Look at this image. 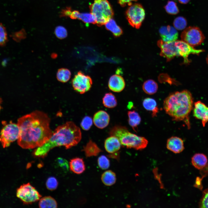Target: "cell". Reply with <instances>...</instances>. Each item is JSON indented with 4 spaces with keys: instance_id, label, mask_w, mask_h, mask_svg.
I'll use <instances>...</instances> for the list:
<instances>
[{
    "instance_id": "obj_2",
    "label": "cell",
    "mask_w": 208,
    "mask_h": 208,
    "mask_svg": "<svg viewBox=\"0 0 208 208\" xmlns=\"http://www.w3.org/2000/svg\"><path fill=\"white\" fill-rule=\"evenodd\" d=\"M81 138L80 129L73 122H67L57 127L49 139L35 150L33 155L36 157L44 158L54 147L63 146L68 149L77 145Z\"/></svg>"
},
{
    "instance_id": "obj_29",
    "label": "cell",
    "mask_w": 208,
    "mask_h": 208,
    "mask_svg": "<svg viewBox=\"0 0 208 208\" xmlns=\"http://www.w3.org/2000/svg\"><path fill=\"white\" fill-rule=\"evenodd\" d=\"M77 19L81 20L86 24H96L95 18L91 13H80L79 11L77 14Z\"/></svg>"
},
{
    "instance_id": "obj_28",
    "label": "cell",
    "mask_w": 208,
    "mask_h": 208,
    "mask_svg": "<svg viewBox=\"0 0 208 208\" xmlns=\"http://www.w3.org/2000/svg\"><path fill=\"white\" fill-rule=\"evenodd\" d=\"M71 75V72L69 69L62 68L58 70L56 74V77L58 81L62 83H66L69 81Z\"/></svg>"
},
{
    "instance_id": "obj_33",
    "label": "cell",
    "mask_w": 208,
    "mask_h": 208,
    "mask_svg": "<svg viewBox=\"0 0 208 208\" xmlns=\"http://www.w3.org/2000/svg\"><path fill=\"white\" fill-rule=\"evenodd\" d=\"M54 32L56 37L60 39L65 38L68 35L66 29L62 26H57L55 29Z\"/></svg>"
},
{
    "instance_id": "obj_25",
    "label": "cell",
    "mask_w": 208,
    "mask_h": 208,
    "mask_svg": "<svg viewBox=\"0 0 208 208\" xmlns=\"http://www.w3.org/2000/svg\"><path fill=\"white\" fill-rule=\"evenodd\" d=\"M158 85L156 82L152 79L145 81L142 86V89L146 94L152 95L155 94L158 90Z\"/></svg>"
},
{
    "instance_id": "obj_24",
    "label": "cell",
    "mask_w": 208,
    "mask_h": 208,
    "mask_svg": "<svg viewBox=\"0 0 208 208\" xmlns=\"http://www.w3.org/2000/svg\"><path fill=\"white\" fill-rule=\"evenodd\" d=\"M105 25L106 29L110 31L115 36L119 37L122 34V30L112 18Z\"/></svg>"
},
{
    "instance_id": "obj_27",
    "label": "cell",
    "mask_w": 208,
    "mask_h": 208,
    "mask_svg": "<svg viewBox=\"0 0 208 208\" xmlns=\"http://www.w3.org/2000/svg\"><path fill=\"white\" fill-rule=\"evenodd\" d=\"M103 103L105 107L109 108H114L117 104L115 97L110 92L105 94L103 98Z\"/></svg>"
},
{
    "instance_id": "obj_12",
    "label": "cell",
    "mask_w": 208,
    "mask_h": 208,
    "mask_svg": "<svg viewBox=\"0 0 208 208\" xmlns=\"http://www.w3.org/2000/svg\"><path fill=\"white\" fill-rule=\"evenodd\" d=\"M159 32L161 40L165 42L174 41L178 38V33L177 29L170 25L161 27L159 30Z\"/></svg>"
},
{
    "instance_id": "obj_16",
    "label": "cell",
    "mask_w": 208,
    "mask_h": 208,
    "mask_svg": "<svg viewBox=\"0 0 208 208\" xmlns=\"http://www.w3.org/2000/svg\"><path fill=\"white\" fill-rule=\"evenodd\" d=\"M166 147L168 150L175 153L181 152L184 148L183 141L177 136H172L168 139Z\"/></svg>"
},
{
    "instance_id": "obj_21",
    "label": "cell",
    "mask_w": 208,
    "mask_h": 208,
    "mask_svg": "<svg viewBox=\"0 0 208 208\" xmlns=\"http://www.w3.org/2000/svg\"><path fill=\"white\" fill-rule=\"evenodd\" d=\"M144 108L146 110L152 112L153 117L156 116L159 111V108L155 100L152 98H146L142 102Z\"/></svg>"
},
{
    "instance_id": "obj_1",
    "label": "cell",
    "mask_w": 208,
    "mask_h": 208,
    "mask_svg": "<svg viewBox=\"0 0 208 208\" xmlns=\"http://www.w3.org/2000/svg\"><path fill=\"white\" fill-rule=\"evenodd\" d=\"M50 118L43 112L36 111L19 118L17 125L20 133L18 144L24 149L40 146L51 136Z\"/></svg>"
},
{
    "instance_id": "obj_14",
    "label": "cell",
    "mask_w": 208,
    "mask_h": 208,
    "mask_svg": "<svg viewBox=\"0 0 208 208\" xmlns=\"http://www.w3.org/2000/svg\"><path fill=\"white\" fill-rule=\"evenodd\" d=\"M110 120L109 115L105 111L99 110L96 112L94 115L93 122L97 127L103 129L107 127Z\"/></svg>"
},
{
    "instance_id": "obj_10",
    "label": "cell",
    "mask_w": 208,
    "mask_h": 208,
    "mask_svg": "<svg viewBox=\"0 0 208 208\" xmlns=\"http://www.w3.org/2000/svg\"><path fill=\"white\" fill-rule=\"evenodd\" d=\"M181 37L182 40L193 47L200 45L205 38L199 28L195 26L186 28L181 33Z\"/></svg>"
},
{
    "instance_id": "obj_38",
    "label": "cell",
    "mask_w": 208,
    "mask_h": 208,
    "mask_svg": "<svg viewBox=\"0 0 208 208\" xmlns=\"http://www.w3.org/2000/svg\"><path fill=\"white\" fill-rule=\"evenodd\" d=\"M72 11L71 7H67L62 10L60 13V17H70Z\"/></svg>"
},
{
    "instance_id": "obj_8",
    "label": "cell",
    "mask_w": 208,
    "mask_h": 208,
    "mask_svg": "<svg viewBox=\"0 0 208 208\" xmlns=\"http://www.w3.org/2000/svg\"><path fill=\"white\" fill-rule=\"evenodd\" d=\"M126 12L127 19L130 25L137 29H139L145 17V12L140 4H132Z\"/></svg>"
},
{
    "instance_id": "obj_39",
    "label": "cell",
    "mask_w": 208,
    "mask_h": 208,
    "mask_svg": "<svg viewBox=\"0 0 208 208\" xmlns=\"http://www.w3.org/2000/svg\"><path fill=\"white\" fill-rule=\"evenodd\" d=\"M138 0H118V3L120 5L124 7L127 5L129 6L132 4L133 1H135Z\"/></svg>"
},
{
    "instance_id": "obj_36",
    "label": "cell",
    "mask_w": 208,
    "mask_h": 208,
    "mask_svg": "<svg viewBox=\"0 0 208 208\" xmlns=\"http://www.w3.org/2000/svg\"><path fill=\"white\" fill-rule=\"evenodd\" d=\"M93 120L92 118L89 116H86L83 119L80 125L83 129L87 131L90 129Z\"/></svg>"
},
{
    "instance_id": "obj_19",
    "label": "cell",
    "mask_w": 208,
    "mask_h": 208,
    "mask_svg": "<svg viewBox=\"0 0 208 208\" xmlns=\"http://www.w3.org/2000/svg\"><path fill=\"white\" fill-rule=\"evenodd\" d=\"M86 157H90L98 155L102 151L97 144L90 140L83 148Z\"/></svg>"
},
{
    "instance_id": "obj_34",
    "label": "cell",
    "mask_w": 208,
    "mask_h": 208,
    "mask_svg": "<svg viewBox=\"0 0 208 208\" xmlns=\"http://www.w3.org/2000/svg\"><path fill=\"white\" fill-rule=\"evenodd\" d=\"M8 38L6 29L3 25L0 23V46H3L6 43Z\"/></svg>"
},
{
    "instance_id": "obj_22",
    "label": "cell",
    "mask_w": 208,
    "mask_h": 208,
    "mask_svg": "<svg viewBox=\"0 0 208 208\" xmlns=\"http://www.w3.org/2000/svg\"><path fill=\"white\" fill-rule=\"evenodd\" d=\"M128 123L129 125L135 131L136 129L140 123L141 118L138 112L134 110L128 112Z\"/></svg>"
},
{
    "instance_id": "obj_30",
    "label": "cell",
    "mask_w": 208,
    "mask_h": 208,
    "mask_svg": "<svg viewBox=\"0 0 208 208\" xmlns=\"http://www.w3.org/2000/svg\"><path fill=\"white\" fill-rule=\"evenodd\" d=\"M173 25L174 27L176 29L182 30L185 29L187 26V21L183 17L179 16L174 20Z\"/></svg>"
},
{
    "instance_id": "obj_3",
    "label": "cell",
    "mask_w": 208,
    "mask_h": 208,
    "mask_svg": "<svg viewBox=\"0 0 208 208\" xmlns=\"http://www.w3.org/2000/svg\"><path fill=\"white\" fill-rule=\"evenodd\" d=\"M191 93L185 90L169 94L164 100L163 108L174 120L183 121L188 129L190 127L189 116L193 105Z\"/></svg>"
},
{
    "instance_id": "obj_35",
    "label": "cell",
    "mask_w": 208,
    "mask_h": 208,
    "mask_svg": "<svg viewBox=\"0 0 208 208\" xmlns=\"http://www.w3.org/2000/svg\"><path fill=\"white\" fill-rule=\"evenodd\" d=\"M58 185V182L55 178L53 177H49L46 182V186L48 189L50 190H55Z\"/></svg>"
},
{
    "instance_id": "obj_6",
    "label": "cell",
    "mask_w": 208,
    "mask_h": 208,
    "mask_svg": "<svg viewBox=\"0 0 208 208\" xmlns=\"http://www.w3.org/2000/svg\"><path fill=\"white\" fill-rule=\"evenodd\" d=\"M89 8L96 24L99 26L105 25L114 15L112 8L107 0H94L90 5Z\"/></svg>"
},
{
    "instance_id": "obj_23",
    "label": "cell",
    "mask_w": 208,
    "mask_h": 208,
    "mask_svg": "<svg viewBox=\"0 0 208 208\" xmlns=\"http://www.w3.org/2000/svg\"><path fill=\"white\" fill-rule=\"evenodd\" d=\"M101 179L104 185L107 186H110L114 185L116 182V175L112 171L107 170L102 174Z\"/></svg>"
},
{
    "instance_id": "obj_31",
    "label": "cell",
    "mask_w": 208,
    "mask_h": 208,
    "mask_svg": "<svg viewBox=\"0 0 208 208\" xmlns=\"http://www.w3.org/2000/svg\"><path fill=\"white\" fill-rule=\"evenodd\" d=\"M166 12L171 14H176L179 12L176 3L173 1H169L165 6Z\"/></svg>"
},
{
    "instance_id": "obj_18",
    "label": "cell",
    "mask_w": 208,
    "mask_h": 208,
    "mask_svg": "<svg viewBox=\"0 0 208 208\" xmlns=\"http://www.w3.org/2000/svg\"><path fill=\"white\" fill-rule=\"evenodd\" d=\"M70 170L74 173L79 174L85 170V166L82 158L76 157L71 159L69 162Z\"/></svg>"
},
{
    "instance_id": "obj_17",
    "label": "cell",
    "mask_w": 208,
    "mask_h": 208,
    "mask_svg": "<svg viewBox=\"0 0 208 208\" xmlns=\"http://www.w3.org/2000/svg\"><path fill=\"white\" fill-rule=\"evenodd\" d=\"M121 144L119 139L114 136L110 135L105 140L104 147L106 151L111 154L114 153L120 149Z\"/></svg>"
},
{
    "instance_id": "obj_11",
    "label": "cell",
    "mask_w": 208,
    "mask_h": 208,
    "mask_svg": "<svg viewBox=\"0 0 208 208\" xmlns=\"http://www.w3.org/2000/svg\"><path fill=\"white\" fill-rule=\"evenodd\" d=\"M92 83L91 77L81 71L78 72L75 75L72 81L74 89L81 94L90 90Z\"/></svg>"
},
{
    "instance_id": "obj_40",
    "label": "cell",
    "mask_w": 208,
    "mask_h": 208,
    "mask_svg": "<svg viewBox=\"0 0 208 208\" xmlns=\"http://www.w3.org/2000/svg\"><path fill=\"white\" fill-rule=\"evenodd\" d=\"M201 208H208V192L205 195L201 201Z\"/></svg>"
},
{
    "instance_id": "obj_42",
    "label": "cell",
    "mask_w": 208,
    "mask_h": 208,
    "mask_svg": "<svg viewBox=\"0 0 208 208\" xmlns=\"http://www.w3.org/2000/svg\"><path fill=\"white\" fill-rule=\"evenodd\" d=\"M206 61L208 65V55L206 57Z\"/></svg>"
},
{
    "instance_id": "obj_9",
    "label": "cell",
    "mask_w": 208,
    "mask_h": 208,
    "mask_svg": "<svg viewBox=\"0 0 208 208\" xmlns=\"http://www.w3.org/2000/svg\"><path fill=\"white\" fill-rule=\"evenodd\" d=\"M17 197L25 204H30L39 200L41 195L29 183L21 185L16 191Z\"/></svg>"
},
{
    "instance_id": "obj_13",
    "label": "cell",
    "mask_w": 208,
    "mask_h": 208,
    "mask_svg": "<svg viewBox=\"0 0 208 208\" xmlns=\"http://www.w3.org/2000/svg\"><path fill=\"white\" fill-rule=\"evenodd\" d=\"M193 114L196 118L202 120L204 127L208 121V107L200 101H197L194 103Z\"/></svg>"
},
{
    "instance_id": "obj_26",
    "label": "cell",
    "mask_w": 208,
    "mask_h": 208,
    "mask_svg": "<svg viewBox=\"0 0 208 208\" xmlns=\"http://www.w3.org/2000/svg\"><path fill=\"white\" fill-rule=\"evenodd\" d=\"M40 208H57V203L55 200L50 196H46L40 199L38 204Z\"/></svg>"
},
{
    "instance_id": "obj_32",
    "label": "cell",
    "mask_w": 208,
    "mask_h": 208,
    "mask_svg": "<svg viewBox=\"0 0 208 208\" xmlns=\"http://www.w3.org/2000/svg\"><path fill=\"white\" fill-rule=\"evenodd\" d=\"M97 162L99 167L103 170L108 169L110 166L109 160L104 155H101L98 158Z\"/></svg>"
},
{
    "instance_id": "obj_15",
    "label": "cell",
    "mask_w": 208,
    "mask_h": 208,
    "mask_svg": "<svg viewBox=\"0 0 208 208\" xmlns=\"http://www.w3.org/2000/svg\"><path fill=\"white\" fill-rule=\"evenodd\" d=\"M108 86L112 91L118 92L122 91L125 86V83L123 78L121 76L114 75L110 78Z\"/></svg>"
},
{
    "instance_id": "obj_7",
    "label": "cell",
    "mask_w": 208,
    "mask_h": 208,
    "mask_svg": "<svg viewBox=\"0 0 208 208\" xmlns=\"http://www.w3.org/2000/svg\"><path fill=\"white\" fill-rule=\"evenodd\" d=\"M3 122L4 126L0 133V142L3 148L8 147L11 143L18 140L19 135L20 129L17 125L10 121L7 124Z\"/></svg>"
},
{
    "instance_id": "obj_4",
    "label": "cell",
    "mask_w": 208,
    "mask_h": 208,
    "mask_svg": "<svg viewBox=\"0 0 208 208\" xmlns=\"http://www.w3.org/2000/svg\"><path fill=\"white\" fill-rule=\"evenodd\" d=\"M157 44L160 48L161 56L170 61L175 56H181L183 58V63L188 64L190 61L188 57L190 54L198 55L204 51L202 49H197L186 42L181 40L165 42L161 40L158 41Z\"/></svg>"
},
{
    "instance_id": "obj_5",
    "label": "cell",
    "mask_w": 208,
    "mask_h": 208,
    "mask_svg": "<svg viewBox=\"0 0 208 208\" xmlns=\"http://www.w3.org/2000/svg\"><path fill=\"white\" fill-rule=\"evenodd\" d=\"M109 133L110 135L116 137L121 145L127 148L142 150L145 148L148 144L146 138L130 132L124 126H115L111 129Z\"/></svg>"
},
{
    "instance_id": "obj_20",
    "label": "cell",
    "mask_w": 208,
    "mask_h": 208,
    "mask_svg": "<svg viewBox=\"0 0 208 208\" xmlns=\"http://www.w3.org/2000/svg\"><path fill=\"white\" fill-rule=\"evenodd\" d=\"M207 162V157L202 153L195 154L192 159V165L196 168L200 170L202 169L206 165Z\"/></svg>"
},
{
    "instance_id": "obj_41",
    "label": "cell",
    "mask_w": 208,
    "mask_h": 208,
    "mask_svg": "<svg viewBox=\"0 0 208 208\" xmlns=\"http://www.w3.org/2000/svg\"><path fill=\"white\" fill-rule=\"evenodd\" d=\"M178 1L181 3L185 4L188 3L190 0H178Z\"/></svg>"
},
{
    "instance_id": "obj_37",
    "label": "cell",
    "mask_w": 208,
    "mask_h": 208,
    "mask_svg": "<svg viewBox=\"0 0 208 208\" xmlns=\"http://www.w3.org/2000/svg\"><path fill=\"white\" fill-rule=\"evenodd\" d=\"M55 162L58 166L62 169L65 171H68L69 166L67 161L63 158L58 157L56 160Z\"/></svg>"
}]
</instances>
